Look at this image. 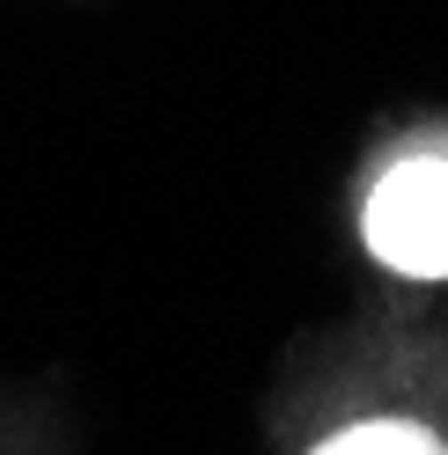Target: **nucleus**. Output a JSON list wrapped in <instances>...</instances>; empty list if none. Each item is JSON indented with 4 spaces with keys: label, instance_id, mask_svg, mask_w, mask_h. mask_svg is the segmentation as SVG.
Segmentation results:
<instances>
[{
    "label": "nucleus",
    "instance_id": "f257e3e1",
    "mask_svg": "<svg viewBox=\"0 0 448 455\" xmlns=\"http://www.w3.org/2000/svg\"><path fill=\"white\" fill-rule=\"evenodd\" d=\"M368 250L404 279H448V155H404L368 191Z\"/></svg>",
    "mask_w": 448,
    "mask_h": 455
},
{
    "label": "nucleus",
    "instance_id": "f03ea898",
    "mask_svg": "<svg viewBox=\"0 0 448 455\" xmlns=\"http://www.w3.org/2000/svg\"><path fill=\"white\" fill-rule=\"evenodd\" d=\"M316 455H448V448H441V434H427L419 419H368V426L331 434Z\"/></svg>",
    "mask_w": 448,
    "mask_h": 455
}]
</instances>
